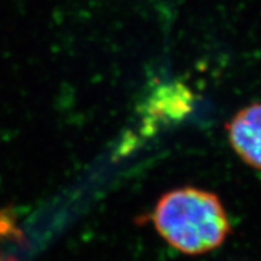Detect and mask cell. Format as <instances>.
I'll use <instances>...</instances> for the list:
<instances>
[{"label": "cell", "instance_id": "obj_1", "mask_svg": "<svg viewBox=\"0 0 261 261\" xmlns=\"http://www.w3.org/2000/svg\"><path fill=\"white\" fill-rule=\"evenodd\" d=\"M151 220L159 235L186 255L216 249L231 232L220 199L192 187L166 192L156 203Z\"/></svg>", "mask_w": 261, "mask_h": 261}, {"label": "cell", "instance_id": "obj_2", "mask_svg": "<svg viewBox=\"0 0 261 261\" xmlns=\"http://www.w3.org/2000/svg\"><path fill=\"white\" fill-rule=\"evenodd\" d=\"M227 133L232 149L243 162L261 171V102L239 110L227 123Z\"/></svg>", "mask_w": 261, "mask_h": 261}, {"label": "cell", "instance_id": "obj_3", "mask_svg": "<svg viewBox=\"0 0 261 261\" xmlns=\"http://www.w3.org/2000/svg\"><path fill=\"white\" fill-rule=\"evenodd\" d=\"M0 261H19V260H16V258L12 257V256L3 255V253H0Z\"/></svg>", "mask_w": 261, "mask_h": 261}]
</instances>
